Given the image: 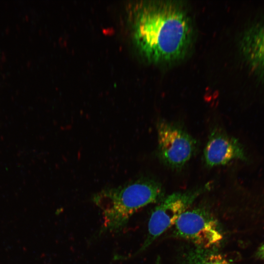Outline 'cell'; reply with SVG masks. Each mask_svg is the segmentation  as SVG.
<instances>
[{"mask_svg": "<svg viewBox=\"0 0 264 264\" xmlns=\"http://www.w3.org/2000/svg\"><path fill=\"white\" fill-rule=\"evenodd\" d=\"M241 49L250 68L264 78V20L245 32L242 38Z\"/></svg>", "mask_w": 264, "mask_h": 264, "instance_id": "52a82bcc", "label": "cell"}, {"mask_svg": "<svg viewBox=\"0 0 264 264\" xmlns=\"http://www.w3.org/2000/svg\"><path fill=\"white\" fill-rule=\"evenodd\" d=\"M258 256L263 259H264V244L259 248L258 251Z\"/></svg>", "mask_w": 264, "mask_h": 264, "instance_id": "9c48e42d", "label": "cell"}, {"mask_svg": "<svg viewBox=\"0 0 264 264\" xmlns=\"http://www.w3.org/2000/svg\"><path fill=\"white\" fill-rule=\"evenodd\" d=\"M164 196L161 183L148 176L95 193L92 199L101 210L103 219L98 235L120 232L136 211L149 204L159 202Z\"/></svg>", "mask_w": 264, "mask_h": 264, "instance_id": "7a4b0ae2", "label": "cell"}, {"mask_svg": "<svg viewBox=\"0 0 264 264\" xmlns=\"http://www.w3.org/2000/svg\"><path fill=\"white\" fill-rule=\"evenodd\" d=\"M210 188L211 183H207L198 188L174 193L164 197L152 212L146 239L135 254L145 250L159 236L174 225L181 215Z\"/></svg>", "mask_w": 264, "mask_h": 264, "instance_id": "3957f363", "label": "cell"}, {"mask_svg": "<svg viewBox=\"0 0 264 264\" xmlns=\"http://www.w3.org/2000/svg\"><path fill=\"white\" fill-rule=\"evenodd\" d=\"M192 38L190 18L175 1H150L137 12L135 38L143 53L153 62L181 58L191 47Z\"/></svg>", "mask_w": 264, "mask_h": 264, "instance_id": "6da1fadb", "label": "cell"}, {"mask_svg": "<svg viewBox=\"0 0 264 264\" xmlns=\"http://www.w3.org/2000/svg\"><path fill=\"white\" fill-rule=\"evenodd\" d=\"M182 262L183 264H235L220 253L197 247L186 251Z\"/></svg>", "mask_w": 264, "mask_h": 264, "instance_id": "ba28073f", "label": "cell"}, {"mask_svg": "<svg viewBox=\"0 0 264 264\" xmlns=\"http://www.w3.org/2000/svg\"><path fill=\"white\" fill-rule=\"evenodd\" d=\"M204 160L208 167L224 165L232 160H248L242 144L220 127L211 131L204 150Z\"/></svg>", "mask_w": 264, "mask_h": 264, "instance_id": "8992f818", "label": "cell"}, {"mask_svg": "<svg viewBox=\"0 0 264 264\" xmlns=\"http://www.w3.org/2000/svg\"><path fill=\"white\" fill-rule=\"evenodd\" d=\"M174 226L176 237L189 241L198 248L211 249L219 246L223 239L218 220L204 207L187 210Z\"/></svg>", "mask_w": 264, "mask_h": 264, "instance_id": "5b68a950", "label": "cell"}, {"mask_svg": "<svg viewBox=\"0 0 264 264\" xmlns=\"http://www.w3.org/2000/svg\"><path fill=\"white\" fill-rule=\"evenodd\" d=\"M154 264H162L161 262V260L159 257H158L155 262Z\"/></svg>", "mask_w": 264, "mask_h": 264, "instance_id": "30bf717a", "label": "cell"}, {"mask_svg": "<svg viewBox=\"0 0 264 264\" xmlns=\"http://www.w3.org/2000/svg\"><path fill=\"white\" fill-rule=\"evenodd\" d=\"M156 129L159 160L172 169L182 168L196 152V140L179 125L165 120L159 121Z\"/></svg>", "mask_w": 264, "mask_h": 264, "instance_id": "277c9868", "label": "cell"}]
</instances>
